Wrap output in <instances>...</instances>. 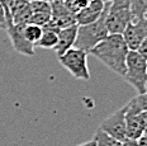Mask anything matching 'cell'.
Returning <instances> with one entry per match:
<instances>
[{"mask_svg":"<svg viewBox=\"0 0 147 146\" xmlns=\"http://www.w3.org/2000/svg\"><path fill=\"white\" fill-rule=\"evenodd\" d=\"M51 8H52L51 19L53 20L61 29L76 24V16L66 8L63 0H55V1H51Z\"/></svg>","mask_w":147,"mask_h":146,"instance_id":"9c48e42d","label":"cell"},{"mask_svg":"<svg viewBox=\"0 0 147 146\" xmlns=\"http://www.w3.org/2000/svg\"><path fill=\"white\" fill-rule=\"evenodd\" d=\"M24 26L26 24H10L7 27V32L11 41L14 51L24 56H34V45L30 43L24 36Z\"/></svg>","mask_w":147,"mask_h":146,"instance_id":"ba28073f","label":"cell"},{"mask_svg":"<svg viewBox=\"0 0 147 146\" xmlns=\"http://www.w3.org/2000/svg\"><path fill=\"white\" fill-rule=\"evenodd\" d=\"M124 79L138 94L147 92V60L138 51H129L125 61Z\"/></svg>","mask_w":147,"mask_h":146,"instance_id":"277c9868","label":"cell"},{"mask_svg":"<svg viewBox=\"0 0 147 146\" xmlns=\"http://www.w3.org/2000/svg\"><path fill=\"white\" fill-rule=\"evenodd\" d=\"M102 1H104V3H110L112 0H102Z\"/></svg>","mask_w":147,"mask_h":146,"instance_id":"484cf974","label":"cell"},{"mask_svg":"<svg viewBox=\"0 0 147 146\" xmlns=\"http://www.w3.org/2000/svg\"><path fill=\"white\" fill-rule=\"evenodd\" d=\"M78 146H95V141H94V140H90V141H86V142H84V144H80Z\"/></svg>","mask_w":147,"mask_h":146,"instance_id":"603a6c76","label":"cell"},{"mask_svg":"<svg viewBox=\"0 0 147 146\" xmlns=\"http://www.w3.org/2000/svg\"><path fill=\"white\" fill-rule=\"evenodd\" d=\"M137 117H138V122L141 124V127L143 128V131H146V128H147V111L138 112Z\"/></svg>","mask_w":147,"mask_h":146,"instance_id":"d6986e66","label":"cell"},{"mask_svg":"<svg viewBox=\"0 0 147 146\" xmlns=\"http://www.w3.org/2000/svg\"><path fill=\"white\" fill-rule=\"evenodd\" d=\"M48 1H50V3H51V1H55V0H48Z\"/></svg>","mask_w":147,"mask_h":146,"instance_id":"83f0119b","label":"cell"},{"mask_svg":"<svg viewBox=\"0 0 147 146\" xmlns=\"http://www.w3.org/2000/svg\"><path fill=\"white\" fill-rule=\"evenodd\" d=\"M133 19L129 0H112L108 3L105 26L109 34H122Z\"/></svg>","mask_w":147,"mask_h":146,"instance_id":"3957f363","label":"cell"},{"mask_svg":"<svg viewBox=\"0 0 147 146\" xmlns=\"http://www.w3.org/2000/svg\"><path fill=\"white\" fill-rule=\"evenodd\" d=\"M138 52L142 55L143 57L147 60V37L142 41V43L140 45V47H138Z\"/></svg>","mask_w":147,"mask_h":146,"instance_id":"44dd1931","label":"cell"},{"mask_svg":"<svg viewBox=\"0 0 147 146\" xmlns=\"http://www.w3.org/2000/svg\"><path fill=\"white\" fill-rule=\"evenodd\" d=\"M88 52L79 48H70L67 52L59 56V61L74 78L80 80H89L90 72L88 68Z\"/></svg>","mask_w":147,"mask_h":146,"instance_id":"5b68a950","label":"cell"},{"mask_svg":"<svg viewBox=\"0 0 147 146\" xmlns=\"http://www.w3.org/2000/svg\"><path fill=\"white\" fill-rule=\"evenodd\" d=\"M0 29H5V27L3 26V24H0Z\"/></svg>","mask_w":147,"mask_h":146,"instance_id":"d4e9b609","label":"cell"},{"mask_svg":"<svg viewBox=\"0 0 147 146\" xmlns=\"http://www.w3.org/2000/svg\"><path fill=\"white\" fill-rule=\"evenodd\" d=\"M129 52L127 43L122 34H108L99 45H96L89 53L100 60L104 65L115 74L124 76L125 61Z\"/></svg>","mask_w":147,"mask_h":146,"instance_id":"6da1fadb","label":"cell"},{"mask_svg":"<svg viewBox=\"0 0 147 146\" xmlns=\"http://www.w3.org/2000/svg\"><path fill=\"white\" fill-rule=\"evenodd\" d=\"M104 8H105V3L102 0H91V3L81 9L78 14H76V24L78 26H86V24L94 23L102 17Z\"/></svg>","mask_w":147,"mask_h":146,"instance_id":"30bf717a","label":"cell"},{"mask_svg":"<svg viewBox=\"0 0 147 146\" xmlns=\"http://www.w3.org/2000/svg\"><path fill=\"white\" fill-rule=\"evenodd\" d=\"M122 36H123L129 51H138L140 45L147 37V19L145 17L140 18V19L134 18L127 26Z\"/></svg>","mask_w":147,"mask_h":146,"instance_id":"52a82bcc","label":"cell"},{"mask_svg":"<svg viewBox=\"0 0 147 146\" xmlns=\"http://www.w3.org/2000/svg\"><path fill=\"white\" fill-rule=\"evenodd\" d=\"M138 109L136 108V105L132 102L127 103V113H125V124H127V139L131 140H140L143 135V128L141 127L138 122Z\"/></svg>","mask_w":147,"mask_h":146,"instance_id":"8fae6325","label":"cell"},{"mask_svg":"<svg viewBox=\"0 0 147 146\" xmlns=\"http://www.w3.org/2000/svg\"><path fill=\"white\" fill-rule=\"evenodd\" d=\"M32 13H39V14H48L51 16L52 13V8H51V3L48 0H38V1H33L29 3Z\"/></svg>","mask_w":147,"mask_h":146,"instance_id":"e0dca14e","label":"cell"},{"mask_svg":"<svg viewBox=\"0 0 147 146\" xmlns=\"http://www.w3.org/2000/svg\"><path fill=\"white\" fill-rule=\"evenodd\" d=\"M78 24H74L71 27H67V28H62L59 32V41H57L56 47L53 48L55 52L57 53V57L63 55L65 52L74 47L76 41V36H78Z\"/></svg>","mask_w":147,"mask_h":146,"instance_id":"7c38bea8","label":"cell"},{"mask_svg":"<svg viewBox=\"0 0 147 146\" xmlns=\"http://www.w3.org/2000/svg\"><path fill=\"white\" fill-rule=\"evenodd\" d=\"M132 14L136 19L143 18L147 11V0H129Z\"/></svg>","mask_w":147,"mask_h":146,"instance_id":"2e32d148","label":"cell"},{"mask_svg":"<svg viewBox=\"0 0 147 146\" xmlns=\"http://www.w3.org/2000/svg\"><path fill=\"white\" fill-rule=\"evenodd\" d=\"M145 18H146V19H147V11H146V14H145Z\"/></svg>","mask_w":147,"mask_h":146,"instance_id":"4316f807","label":"cell"},{"mask_svg":"<svg viewBox=\"0 0 147 146\" xmlns=\"http://www.w3.org/2000/svg\"><path fill=\"white\" fill-rule=\"evenodd\" d=\"M93 140L95 141V146H122L121 141L113 139L112 136L107 135V133L103 132L100 128L96 130Z\"/></svg>","mask_w":147,"mask_h":146,"instance_id":"9a60e30c","label":"cell"},{"mask_svg":"<svg viewBox=\"0 0 147 146\" xmlns=\"http://www.w3.org/2000/svg\"><path fill=\"white\" fill-rule=\"evenodd\" d=\"M0 24H3V26L5 27V29H7V27L9 26V22H8V17H7V13H5V9H4V5L0 3Z\"/></svg>","mask_w":147,"mask_h":146,"instance_id":"ffe728a7","label":"cell"},{"mask_svg":"<svg viewBox=\"0 0 147 146\" xmlns=\"http://www.w3.org/2000/svg\"><path fill=\"white\" fill-rule=\"evenodd\" d=\"M42 34H43L42 27L37 26V24H33V23H28L24 26V36H26V38L28 39L30 43L34 45V46H37V43H38V41L41 39Z\"/></svg>","mask_w":147,"mask_h":146,"instance_id":"4fadbf2b","label":"cell"},{"mask_svg":"<svg viewBox=\"0 0 147 146\" xmlns=\"http://www.w3.org/2000/svg\"><path fill=\"white\" fill-rule=\"evenodd\" d=\"M107 11H108V3H105V8H104L102 17L96 22L78 27V36H76L74 47L89 53L96 45H99L103 39L108 37L109 32L105 26Z\"/></svg>","mask_w":147,"mask_h":146,"instance_id":"7a4b0ae2","label":"cell"},{"mask_svg":"<svg viewBox=\"0 0 147 146\" xmlns=\"http://www.w3.org/2000/svg\"><path fill=\"white\" fill-rule=\"evenodd\" d=\"M122 146H140V144H138V140L127 139L124 142H122Z\"/></svg>","mask_w":147,"mask_h":146,"instance_id":"7402d4cb","label":"cell"},{"mask_svg":"<svg viewBox=\"0 0 147 146\" xmlns=\"http://www.w3.org/2000/svg\"><path fill=\"white\" fill-rule=\"evenodd\" d=\"M59 32H53V31H43L41 39L38 41L37 46L42 47V48H47V50H53L57 45L59 41Z\"/></svg>","mask_w":147,"mask_h":146,"instance_id":"5bb4252c","label":"cell"},{"mask_svg":"<svg viewBox=\"0 0 147 146\" xmlns=\"http://www.w3.org/2000/svg\"><path fill=\"white\" fill-rule=\"evenodd\" d=\"M125 113H127V104L121 109L105 118L100 123L99 128L113 139L124 142L127 140V124H125Z\"/></svg>","mask_w":147,"mask_h":146,"instance_id":"8992f818","label":"cell"},{"mask_svg":"<svg viewBox=\"0 0 147 146\" xmlns=\"http://www.w3.org/2000/svg\"><path fill=\"white\" fill-rule=\"evenodd\" d=\"M28 3H33V1H38V0H27Z\"/></svg>","mask_w":147,"mask_h":146,"instance_id":"cb8c5ba5","label":"cell"},{"mask_svg":"<svg viewBox=\"0 0 147 146\" xmlns=\"http://www.w3.org/2000/svg\"><path fill=\"white\" fill-rule=\"evenodd\" d=\"M131 102L136 105L138 111H147V92L143 94H138L133 99H131Z\"/></svg>","mask_w":147,"mask_h":146,"instance_id":"ac0fdd59","label":"cell"}]
</instances>
